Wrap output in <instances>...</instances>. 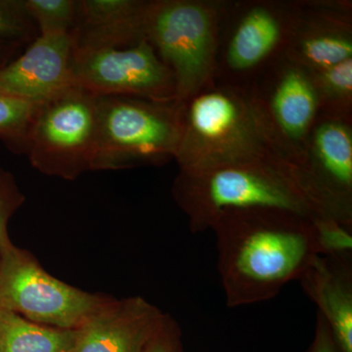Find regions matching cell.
<instances>
[{"instance_id": "cb8c5ba5", "label": "cell", "mask_w": 352, "mask_h": 352, "mask_svg": "<svg viewBox=\"0 0 352 352\" xmlns=\"http://www.w3.org/2000/svg\"><path fill=\"white\" fill-rule=\"evenodd\" d=\"M307 352H340L328 324L317 314L314 340Z\"/></svg>"}, {"instance_id": "277c9868", "label": "cell", "mask_w": 352, "mask_h": 352, "mask_svg": "<svg viewBox=\"0 0 352 352\" xmlns=\"http://www.w3.org/2000/svg\"><path fill=\"white\" fill-rule=\"evenodd\" d=\"M228 0H151L145 36L175 78L176 102L215 82Z\"/></svg>"}, {"instance_id": "7c38bea8", "label": "cell", "mask_w": 352, "mask_h": 352, "mask_svg": "<svg viewBox=\"0 0 352 352\" xmlns=\"http://www.w3.org/2000/svg\"><path fill=\"white\" fill-rule=\"evenodd\" d=\"M284 55L309 72L352 58L351 1L298 0Z\"/></svg>"}, {"instance_id": "e0dca14e", "label": "cell", "mask_w": 352, "mask_h": 352, "mask_svg": "<svg viewBox=\"0 0 352 352\" xmlns=\"http://www.w3.org/2000/svg\"><path fill=\"white\" fill-rule=\"evenodd\" d=\"M78 329L39 325L0 308V352H73Z\"/></svg>"}, {"instance_id": "603a6c76", "label": "cell", "mask_w": 352, "mask_h": 352, "mask_svg": "<svg viewBox=\"0 0 352 352\" xmlns=\"http://www.w3.org/2000/svg\"><path fill=\"white\" fill-rule=\"evenodd\" d=\"M143 352H182L179 328L168 315Z\"/></svg>"}, {"instance_id": "44dd1931", "label": "cell", "mask_w": 352, "mask_h": 352, "mask_svg": "<svg viewBox=\"0 0 352 352\" xmlns=\"http://www.w3.org/2000/svg\"><path fill=\"white\" fill-rule=\"evenodd\" d=\"M38 36L24 0H0V45L22 48Z\"/></svg>"}, {"instance_id": "9c48e42d", "label": "cell", "mask_w": 352, "mask_h": 352, "mask_svg": "<svg viewBox=\"0 0 352 352\" xmlns=\"http://www.w3.org/2000/svg\"><path fill=\"white\" fill-rule=\"evenodd\" d=\"M247 87L278 152L300 168L308 135L320 113L311 74L283 54Z\"/></svg>"}, {"instance_id": "8fae6325", "label": "cell", "mask_w": 352, "mask_h": 352, "mask_svg": "<svg viewBox=\"0 0 352 352\" xmlns=\"http://www.w3.org/2000/svg\"><path fill=\"white\" fill-rule=\"evenodd\" d=\"M300 168L333 219L352 229V119L319 113Z\"/></svg>"}, {"instance_id": "d6986e66", "label": "cell", "mask_w": 352, "mask_h": 352, "mask_svg": "<svg viewBox=\"0 0 352 352\" xmlns=\"http://www.w3.org/2000/svg\"><path fill=\"white\" fill-rule=\"evenodd\" d=\"M38 104L0 94V140L15 154H25Z\"/></svg>"}, {"instance_id": "ffe728a7", "label": "cell", "mask_w": 352, "mask_h": 352, "mask_svg": "<svg viewBox=\"0 0 352 352\" xmlns=\"http://www.w3.org/2000/svg\"><path fill=\"white\" fill-rule=\"evenodd\" d=\"M38 36L71 34L78 15V0H24Z\"/></svg>"}, {"instance_id": "9a60e30c", "label": "cell", "mask_w": 352, "mask_h": 352, "mask_svg": "<svg viewBox=\"0 0 352 352\" xmlns=\"http://www.w3.org/2000/svg\"><path fill=\"white\" fill-rule=\"evenodd\" d=\"M147 0H78L71 32L75 56L135 45L146 38Z\"/></svg>"}, {"instance_id": "ac0fdd59", "label": "cell", "mask_w": 352, "mask_h": 352, "mask_svg": "<svg viewBox=\"0 0 352 352\" xmlns=\"http://www.w3.org/2000/svg\"><path fill=\"white\" fill-rule=\"evenodd\" d=\"M310 74L318 95L320 113L352 119V58Z\"/></svg>"}, {"instance_id": "7a4b0ae2", "label": "cell", "mask_w": 352, "mask_h": 352, "mask_svg": "<svg viewBox=\"0 0 352 352\" xmlns=\"http://www.w3.org/2000/svg\"><path fill=\"white\" fill-rule=\"evenodd\" d=\"M173 195L193 233L210 230L222 212L243 208L289 210L311 220L317 227L336 221L302 168L278 155L200 173L179 171Z\"/></svg>"}, {"instance_id": "2e32d148", "label": "cell", "mask_w": 352, "mask_h": 352, "mask_svg": "<svg viewBox=\"0 0 352 352\" xmlns=\"http://www.w3.org/2000/svg\"><path fill=\"white\" fill-rule=\"evenodd\" d=\"M340 352H352V254H319L298 279Z\"/></svg>"}, {"instance_id": "6da1fadb", "label": "cell", "mask_w": 352, "mask_h": 352, "mask_svg": "<svg viewBox=\"0 0 352 352\" xmlns=\"http://www.w3.org/2000/svg\"><path fill=\"white\" fill-rule=\"evenodd\" d=\"M210 230L217 241L226 305L231 308L272 300L324 254L316 224L289 210H226Z\"/></svg>"}, {"instance_id": "52a82bcc", "label": "cell", "mask_w": 352, "mask_h": 352, "mask_svg": "<svg viewBox=\"0 0 352 352\" xmlns=\"http://www.w3.org/2000/svg\"><path fill=\"white\" fill-rule=\"evenodd\" d=\"M97 97L74 85L38 104L25 155L45 175L74 180L91 170Z\"/></svg>"}, {"instance_id": "4fadbf2b", "label": "cell", "mask_w": 352, "mask_h": 352, "mask_svg": "<svg viewBox=\"0 0 352 352\" xmlns=\"http://www.w3.org/2000/svg\"><path fill=\"white\" fill-rule=\"evenodd\" d=\"M71 34L38 36L0 68V94L41 104L75 85Z\"/></svg>"}, {"instance_id": "30bf717a", "label": "cell", "mask_w": 352, "mask_h": 352, "mask_svg": "<svg viewBox=\"0 0 352 352\" xmlns=\"http://www.w3.org/2000/svg\"><path fill=\"white\" fill-rule=\"evenodd\" d=\"M74 82L95 96L176 101L175 78L147 38L135 45L75 56Z\"/></svg>"}, {"instance_id": "5bb4252c", "label": "cell", "mask_w": 352, "mask_h": 352, "mask_svg": "<svg viewBox=\"0 0 352 352\" xmlns=\"http://www.w3.org/2000/svg\"><path fill=\"white\" fill-rule=\"evenodd\" d=\"M164 317L141 296L109 300L78 329L73 352H143Z\"/></svg>"}, {"instance_id": "5b68a950", "label": "cell", "mask_w": 352, "mask_h": 352, "mask_svg": "<svg viewBox=\"0 0 352 352\" xmlns=\"http://www.w3.org/2000/svg\"><path fill=\"white\" fill-rule=\"evenodd\" d=\"M96 97L91 170L162 166L175 160L180 129L177 102L116 95Z\"/></svg>"}, {"instance_id": "d4e9b609", "label": "cell", "mask_w": 352, "mask_h": 352, "mask_svg": "<svg viewBox=\"0 0 352 352\" xmlns=\"http://www.w3.org/2000/svg\"><path fill=\"white\" fill-rule=\"evenodd\" d=\"M20 50L21 48L16 46L0 45V68L13 60Z\"/></svg>"}, {"instance_id": "ba28073f", "label": "cell", "mask_w": 352, "mask_h": 352, "mask_svg": "<svg viewBox=\"0 0 352 352\" xmlns=\"http://www.w3.org/2000/svg\"><path fill=\"white\" fill-rule=\"evenodd\" d=\"M110 300L51 276L13 244L0 252V308L47 327L76 330Z\"/></svg>"}, {"instance_id": "7402d4cb", "label": "cell", "mask_w": 352, "mask_h": 352, "mask_svg": "<svg viewBox=\"0 0 352 352\" xmlns=\"http://www.w3.org/2000/svg\"><path fill=\"white\" fill-rule=\"evenodd\" d=\"M25 201L12 173L0 168V252L12 244L8 235V222Z\"/></svg>"}, {"instance_id": "3957f363", "label": "cell", "mask_w": 352, "mask_h": 352, "mask_svg": "<svg viewBox=\"0 0 352 352\" xmlns=\"http://www.w3.org/2000/svg\"><path fill=\"white\" fill-rule=\"evenodd\" d=\"M177 103L175 161L179 171L200 173L268 155L282 157L247 87L215 80Z\"/></svg>"}, {"instance_id": "8992f818", "label": "cell", "mask_w": 352, "mask_h": 352, "mask_svg": "<svg viewBox=\"0 0 352 352\" xmlns=\"http://www.w3.org/2000/svg\"><path fill=\"white\" fill-rule=\"evenodd\" d=\"M298 0L227 2L220 29L215 80L247 87L286 50Z\"/></svg>"}]
</instances>
